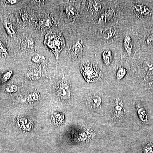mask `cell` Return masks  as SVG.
<instances>
[{
	"label": "cell",
	"mask_w": 153,
	"mask_h": 153,
	"mask_svg": "<svg viewBox=\"0 0 153 153\" xmlns=\"http://www.w3.org/2000/svg\"><path fill=\"white\" fill-rule=\"evenodd\" d=\"M5 1L6 3L10 4H14L18 2V1H17V0L13 1H13Z\"/></svg>",
	"instance_id": "28"
},
{
	"label": "cell",
	"mask_w": 153,
	"mask_h": 153,
	"mask_svg": "<svg viewBox=\"0 0 153 153\" xmlns=\"http://www.w3.org/2000/svg\"><path fill=\"white\" fill-rule=\"evenodd\" d=\"M55 23L56 21L53 17L49 15H46L39 19L38 27L41 30H47L52 27Z\"/></svg>",
	"instance_id": "6"
},
{
	"label": "cell",
	"mask_w": 153,
	"mask_h": 153,
	"mask_svg": "<svg viewBox=\"0 0 153 153\" xmlns=\"http://www.w3.org/2000/svg\"><path fill=\"white\" fill-rule=\"evenodd\" d=\"M20 126L23 130L29 131L32 128L33 124L30 120L26 118H23L20 120Z\"/></svg>",
	"instance_id": "11"
},
{
	"label": "cell",
	"mask_w": 153,
	"mask_h": 153,
	"mask_svg": "<svg viewBox=\"0 0 153 153\" xmlns=\"http://www.w3.org/2000/svg\"><path fill=\"white\" fill-rule=\"evenodd\" d=\"M103 62L106 65H109L112 58V52L109 50H105L102 54Z\"/></svg>",
	"instance_id": "12"
},
{
	"label": "cell",
	"mask_w": 153,
	"mask_h": 153,
	"mask_svg": "<svg viewBox=\"0 0 153 153\" xmlns=\"http://www.w3.org/2000/svg\"><path fill=\"white\" fill-rule=\"evenodd\" d=\"M70 49L71 52L75 56L78 57L81 56L83 52V47L81 43L78 41H75L72 44Z\"/></svg>",
	"instance_id": "9"
},
{
	"label": "cell",
	"mask_w": 153,
	"mask_h": 153,
	"mask_svg": "<svg viewBox=\"0 0 153 153\" xmlns=\"http://www.w3.org/2000/svg\"><path fill=\"white\" fill-rule=\"evenodd\" d=\"M149 86H150L151 88H153V81H152V82H150Z\"/></svg>",
	"instance_id": "29"
},
{
	"label": "cell",
	"mask_w": 153,
	"mask_h": 153,
	"mask_svg": "<svg viewBox=\"0 0 153 153\" xmlns=\"http://www.w3.org/2000/svg\"><path fill=\"white\" fill-rule=\"evenodd\" d=\"M17 90V87L15 85H11L7 88V91L9 92H15Z\"/></svg>",
	"instance_id": "23"
},
{
	"label": "cell",
	"mask_w": 153,
	"mask_h": 153,
	"mask_svg": "<svg viewBox=\"0 0 153 153\" xmlns=\"http://www.w3.org/2000/svg\"><path fill=\"white\" fill-rule=\"evenodd\" d=\"M0 54L4 56H6L8 54L7 49L1 41H0Z\"/></svg>",
	"instance_id": "19"
},
{
	"label": "cell",
	"mask_w": 153,
	"mask_h": 153,
	"mask_svg": "<svg viewBox=\"0 0 153 153\" xmlns=\"http://www.w3.org/2000/svg\"><path fill=\"white\" fill-rule=\"evenodd\" d=\"M111 116L113 120L116 123H121L124 120V107L123 102L120 99L117 98L115 100L111 110Z\"/></svg>",
	"instance_id": "3"
},
{
	"label": "cell",
	"mask_w": 153,
	"mask_h": 153,
	"mask_svg": "<svg viewBox=\"0 0 153 153\" xmlns=\"http://www.w3.org/2000/svg\"><path fill=\"white\" fill-rule=\"evenodd\" d=\"M28 47H30V48H33V47H34V42L32 40H30L28 41Z\"/></svg>",
	"instance_id": "27"
},
{
	"label": "cell",
	"mask_w": 153,
	"mask_h": 153,
	"mask_svg": "<svg viewBox=\"0 0 153 153\" xmlns=\"http://www.w3.org/2000/svg\"><path fill=\"white\" fill-rule=\"evenodd\" d=\"M5 27L7 32L8 34L9 35H10L11 36H15L16 33V30L12 24L9 23H6Z\"/></svg>",
	"instance_id": "18"
},
{
	"label": "cell",
	"mask_w": 153,
	"mask_h": 153,
	"mask_svg": "<svg viewBox=\"0 0 153 153\" xmlns=\"http://www.w3.org/2000/svg\"><path fill=\"white\" fill-rule=\"evenodd\" d=\"M57 93L58 96L62 100H68L71 97V88L64 79L59 81L57 83Z\"/></svg>",
	"instance_id": "4"
},
{
	"label": "cell",
	"mask_w": 153,
	"mask_h": 153,
	"mask_svg": "<svg viewBox=\"0 0 153 153\" xmlns=\"http://www.w3.org/2000/svg\"><path fill=\"white\" fill-rule=\"evenodd\" d=\"M105 36H106V37H105V38L107 39H109L113 38V34L112 31L111 30H110V31L107 32L106 35H105Z\"/></svg>",
	"instance_id": "25"
},
{
	"label": "cell",
	"mask_w": 153,
	"mask_h": 153,
	"mask_svg": "<svg viewBox=\"0 0 153 153\" xmlns=\"http://www.w3.org/2000/svg\"><path fill=\"white\" fill-rule=\"evenodd\" d=\"M12 74H13V72L11 71H8L6 72L5 74H4V76H3L2 82H4L7 81L10 78Z\"/></svg>",
	"instance_id": "20"
},
{
	"label": "cell",
	"mask_w": 153,
	"mask_h": 153,
	"mask_svg": "<svg viewBox=\"0 0 153 153\" xmlns=\"http://www.w3.org/2000/svg\"><path fill=\"white\" fill-rule=\"evenodd\" d=\"M145 7L140 5H135L134 7V10L137 13L141 15H146L149 13V10L146 9Z\"/></svg>",
	"instance_id": "14"
},
{
	"label": "cell",
	"mask_w": 153,
	"mask_h": 153,
	"mask_svg": "<svg viewBox=\"0 0 153 153\" xmlns=\"http://www.w3.org/2000/svg\"><path fill=\"white\" fill-rule=\"evenodd\" d=\"M44 44L55 54L57 59L60 52L66 46L65 39L61 33H47L45 36Z\"/></svg>",
	"instance_id": "1"
},
{
	"label": "cell",
	"mask_w": 153,
	"mask_h": 153,
	"mask_svg": "<svg viewBox=\"0 0 153 153\" xmlns=\"http://www.w3.org/2000/svg\"><path fill=\"white\" fill-rule=\"evenodd\" d=\"M66 13L69 19H73L77 16L78 13L75 8L72 6H68L66 8Z\"/></svg>",
	"instance_id": "13"
},
{
	"label": "cell",
	"mask_w": 153,
	"mask_h": 153,
	"mask_svg": "<svg viewBox=\"0 0 153 153\" xmlns=\"http://www.w3.org/2000/svg\"><path fill=\"white\" fill-rule=\"evenodd\" d=\"M51 119L55 126L61 125L65 120V116L62 113L55 111L52 114Z\"/></svg>",
	"instance_id": "8"
},
{
	"label": "cell",
	"mask_w": 153,
	"mask_h": 153,
	"mask_svg": "<svg viewBox=\"0 0 153 153\" xmlns=\"http://www.w3.org/2000/svg\"><path fill=\"white\" fill-rule=\"evenodd\" d=\"M143 153H153V148L150 145H147L143 150Z\"/></svg>",
	"instance_id": "21"
},
{
	"label": "cell",
	"mask_w": 153,
	"mask_h": 153,
	"mask_svg": "<svg viewBox=\"0 0 153 153\" xmlns=\"http://www.w3.org/2000/svg\"><path fill=\"white\" fill-rule=\"evenodd\" d=\"M93 7L94 10L96 11L100 10L101 8V4L98 2H95V3L93 4Z\"/></svg>",
	"instance_id": "24"
},
{
	"label": "cell",
	"mask_w": 153,
	"mask_h": 153,
	"mask_svg": "<svg viewBox=\"0 0 153 153\" xmlns=\"http://www.w3.org/2000/svg\"><path fill=\"white\" fill-rule=\"evenodd\" d=\"M123 47L126 53L128 55H130L133 49V45L131 39L129 36H127L125 37L123 41Z\"/></svg>",
	"instance_id": "10"
},
{
	"label": "cell",
	"mask_w": 153,
	"mask_h": 153,
	"mask_svg": "<svg viewBox=\"0 0 153 153\" xmlns=\"http://www.w3.org/2000/svg\"><path fill=\"white\" fill-rule=\"evenodd\" d=\"M80 71L88 82H97L101 79L102 74L100 69L94 64L86 62L82 64Z\"/></svg>",
	"instance_id": "2"
},
{
	"label": "cell",
	"mask_w": 153,
	"mask_h": 153,
	"mask_svg": "<svg viewBox=\"0 0 153 153\" xmlns=\"http://www.w3.org/2000/svg\"><path fill=\"white\" fill-rule=\"evenodd\" d=\"M138 114L140 119L143 122H146L148 120V116L146 110L144 108H140L138 110Z\"/></svg>",
	"instance_id": "17"
},
{
	"label": "cell",
	"mask_w": 153,
	"mask_h": 153,
	"mask_svg": "<svg viewBox=\"0 0 153 153\" xmlns=\"http://www.w3.org/2000/svg\"><path fill=\"white\" fill-rule=\"evenodd\" d=\"M42 56L40 55H37L34 56L32 58V60L35 63H38L40 60H42Z\"/></svg>",
	"instance_id": "22"
},
{
	"label": "cell",
	"mask_w": 153,
	"mask_h": 153,
	"mask_svg": "<svg viewBox=\"0 0 153 153\" xmlns=\"http://www.w3.org/2000/svg\"><path fill=\"white\" fill-rule=\"evenodd\" d=\"M152 41H153V33L151 34L150 36L147 38L146 42L148 44H149Z\"/></svg>",
	"instance_id": "26"
},
{
	"label": "cell",
	"mask_w": 153,
	"mask_h": 153,
	"mask_svg": "<svg viewBox=\"0 0 153 153\" xmlns=\"http://www.w3.org/2000/svg\"><path fill=\"white\" fill-rule=\"evenodd\" d=\"M126 74V69L123 67H120L117 71L116 76L117 79L118 80H120L125 76Z\"/></svg>",
	"instance_id": "16"
},
{
	"label": "cell",
	"mask_w": 153,
	"mask_h": 153,
	"mask_svg": "<svg viewBox=\"0 0 153 153\" xmlns=\"http://www.w3.org/2000/svg\"><path fill=\"white\" fill-rule=\"evenodd\" d=\"M85 104L90 110H96L101 107L102 105V99L100 96L97 94H91L85 99Z\"/></svg>",
	"instance_id": "5"
},
{
	"label": "cell",
	"mask_w": 153,
	"mask_h": 153,
	"mask_svg": "<svg viewBox=\"0 0 153 153\" xmlns=\"http://www.w3.org/2000/svg\"><path fill=\"white\" fill-rule=\"evenodd\" d=\"M42 74L41 71L38 70H35L29 72L28 74V77L30 79L35 80L41 78Z\"/></svg>",
	"instance_id": "15"
},
{
	"label": "cell",
	"mask_w": 153,
	"mask_h": 153,
	"mask_svg": "<svg viewBox=\"0 0 153 153\" xmlns=\"http://www.w3.org/2000/svg\"><path fill=\"white\" fill-rule=\"evenodd\" d=\"M114 15V11L112 9H110L107 10L99 17L97 23L99 25H103L108 23L112 19Z\"/></svg>",
	"instance_id": "7"
}]
</instances>
